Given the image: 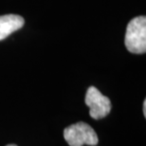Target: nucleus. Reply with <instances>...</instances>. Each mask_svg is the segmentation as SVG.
<instances>
[{"label": "nucleus", "mask_w": 146, "mask_h": 146, "mask_svg": "<svg viewBox=\"0 0 146 146\" xmlns=\"http://www.w3.org/2000/svg\"><path fill=\"white\" fill-rule=\"evenodd\" d=\"M125 46L131 53L142 54L146 51V17L138 16L128 23L124 39Z\"/></svg>", "instance_id": "obj_1"}, {"label": "nucleus", "mask_w": 146, "mask_h": 146, "mask_svg": "<svg viewBox=\"0 0 146 146\" xmlns=\"http://www.w3.org/2000/svg\"><path fill=\"white\" fill-rule=\"evenodd\" d=\"M64 138L70 146H95L99 142L95 130L84 121H79L66 127L64 130Z\"/></svg>", "instance_id": "obj_2"}, {"label": "nucleus", "mask_w": 146, "mask_h": 146, "mask_svg": "<svg viewBox=\"0 0 146 146\" xmlns=\"http://www.w3.org/2000/svg\"><path fill=\"white\" fill-rule=\"evenodd\" d=\"M86 104L89 107V115L94 119H101L110 113L112 104L108 97L104 96L95 86H90L86 91Z\"/></svg>", "instance_id": "obj_3"}, {"label": "nucleus", "mask_w": 146, "mask_h": 146, "mask_svg": "<svg viewBox=\"0 0 146 146\" xmlns=\"http://www.w3.org/2000/svg\"><path fill=\"white\" fill-rule=\"evenodd\" d=\"M24 18L17 14H6L0 16V40L7 38L24 26Z\"/></svg>", "instance_id": "obj_4"}, {"label": "nucleus", "mask_w": 146, "mask_h": 146, "mask_svg": "<svg viewBox=\"0 0 146 146\" xmlns=\"http://www.w3.org/2000/svg\"><path fill=\"white\" fill-rule=\"evenodd\" d=\"M143 115L144 117H146V101L145 100L143 102Z\"/></svg>", "instance_id": "obj_5"}, {"label": "nucleus", "mask_w": 146, "mask_h": 146, "mask_svg": "<svg viewBox=\"0 0 146 146\" xmlns=\"http://www.w3.org/2000/svg\"><path fill=\"white\" fill-rule=\"evenodd\" d=\"M6 146H17L16 144H8V145H6Z\"/></svg>", "instance_id": "obj_6"}]
</instances>
